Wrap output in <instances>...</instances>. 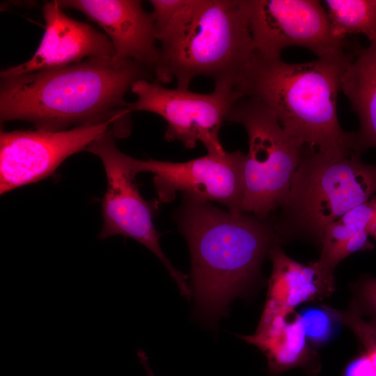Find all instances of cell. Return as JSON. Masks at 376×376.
I'll use <instances>...</instances> for the list:
<instances>
[{
  "mask_svg": "<svg viewBox=\"0 0 376 376\" xmlns=\"http://www.w3.org/2000/svg\"><path fill=\"white\" fill-rule=\"evenodd\" d=\"M153 78L142 65L108 57L1 78L0 120L49 132L110 121L115 136L125 137L131 113L125 96L136 81Z\"/></svg>",
  "mask_w": 376,
  "mask_h": 376,
  "instance_id": "cell-1",
  "label": "cell"
},
{
  "mask_svg": "<svg viewBox=\"0 0 376 376\" xmlns=\"http://www.w3.org/2000/svg\"><path fill=\"white\" fill-rule=\"evenodd\" d=\"M180 227L191 254L194 316L214 329L230 303L245 294L266 256L283 240L271 221L187 198Z\"/></svg>",
  "mask_w": 376,
  "mask_h": 376,
  "instance_id": "cell-2",
  "label": "cell"
},
{
  "mask_svg": "<svg viewBox=\"0 0 376 376\" xmlns=\"http://www.w3.org/2000/svg\"><path fill=\"white\" fill-rule=\"evenodd\" d=\"M357 48L340 56L301 63L255 51L236 86L242 96L265 104L285 132L305 145L334 158L359 155L354 132L343 130L336 110L343 75Z\"/></svg>",
  "mask_w": 376,
  "mask_h": 376,
  "instance_id": "cell-3",
  "label": "cell"
},
{
  "mask_svg": "<svg viewBox=\"0 0 376 376\" xmlns=\"http://www.w3.org/2000/svg\"><path fill=\"white\" fill-rule=\"evenodd\" d=\"M159 42L155 81L175 79L185 91L199 76L236 86L255 52L245 0H196L185 19Z\"/></svg>",
  "mask_w": 376,
  "mask_h": 376,
  "instance_id": "cell-4",
  "label": "cell"
},
{
  "mask_svg": "<svg viewBox=\"0 0 376 376\" xmlns=\"http://www.w3.org/2000/svg\"><path fill=\"white\" fill-rule=\"evenodd\" d=\"M360 157L334 158L305 145L280 214L271 221L282 240L321 246L329 224L376 194V164Z\"/></svg>",
  "mask_w": 376,
  "mask_h": 376,
  "instance_id": "cell-5",
  "label": "cell"
},
{
  "mask_svg": "<svg viewBox=\"0 0 376 376\" xmlns=\"http://www.w3.org/2000/svg\"><path fill=\"white\" fill-rule=\"evenodd\" d=\"M226 120L242 125L248 135L242 212L267 220L288 197L305 144L288 134L274 113L253 97L237 100Z\"/></svg>",
  "mask_w": 376,
  "mask_h": 376,
  "instance_id": "cell-6",
  "label": "cell"
},
{
  "mask_svg": "<svg viewBox=\"0 0 376 376\" xmlns=\"http://www.w3.org/2000/svg\"><path fill=\"white\" fill-rule=\"evenodd\" d=\"M137 97L127 109L160 116L167 123L164 137L179 141L187 148L203 143L208 153H226L219 138V131L235 102L243 97L230 82L214 83L210 93L169 89L148 79L136 81L130 90Z\"/></svg>",
  "mask_w": 376,
  "mask_h": 376,
  "instance_id": "cell-7",
  "label": "cell"
},
{
  "mask_svg": "<svg viewBox=\"0 0 376 376\" xmlns=\"http://www.w3.org/2000/svg\"><path fill=\"white\" fill-rule=\"evenodd\" d=\"M110 130L91 142L86 150L102 161L107 188L102 203V228L98 237L114 235L132 238L152 251L166 267L182 295L190 299L191 291L187 276L176 269L164 253L160 235L152 222L153 207L143 199L135 181L134 158L121 152Z\"/></svg>",
  "mask_w": 376,
  "mask_h": 376,
  "instance_id": "cell-8",
  "label": "cell"
},
{
  "mask_svg": "<svg viewBox=\"0 0 376 376\" xmlns=\"http://www.w3.org/2000/svg\"><path fill=\"white\" fill-rule=\"evenodd\" d=\"M255 51L280 58L290 47L309 49L318 58L354 51L332 32L326 9L316 0H245Z\"/></svg>",
  "mask_w": 376,
  "mask_h": 376,
  "instance_id": "cell-9",
  "label": "cell"
},
{
  "mask_svg": "<svg viewBox=\"0 0 376 376\" xmlns=\"http://www.w3.org/2000/svg\"><path fill=\"white\" fill-rule=\"evenodd\" d=\"M244 158V154L236 150L223 155L208 153L185 162L134 158L133 164L137 173L154 175L153 183L161 202H171L176 193L182 192L185 198L216 201L230 212L242 213Z\"/></svg>",
  "mask_w": 376,
  "mask_h": 376,
  "instance_id": "cell-10",
  "label": "cell"
},
{
  "mask_svg": "<svg viewBox=\"0 0 376 376\" xmlns=\"http://www.w3.org/2000/svg\"><path fill=\"white\" fill-rule=\"evenodd\" d=\"M113 123L85 125L60 132L1 131L0 194L37 182L52 175L70 156L109 130Z\"/></svg>",
  "mask_w": 376,
  "mask_h": 376,
  "instance_id": "cell-11",
  "label": "cell"
},
{
  "mask_svg": "<svg viewBox=\"0 0 376 376\" xmlns=\"http://www.w3.org/2000/svg\"><path fill=\"white\" fill-rule=\"evenodd\" d=\"M63 8L77 10L97 24L115 49L118 62L134 61L153 72L157 64L155 22L138 0H57ZM155 77V76H154Z\"/></svg>",
  "mask_w": 376,
  "mask_h": 376,
  "instance_id": "cell-12",
  "label": "cell"
},
{
  "mask_svg": "<svg viewBox=\"0 0 376 376\" xmlns=\"http://www.w3.org/2000/svg\"><path fill=\"white\" fill-rule=\"evenodd\" d=\"M45 30L33 55L26 62L3 70L1 78L61 67L91 57L113 58L108 36L91 25L68 17L57 0L42 7Z\"/></svg>",
  "mask_w": 376,
  "mask_h": 376,
  "instance_id": "cell-13",
  "label": "cell"
},
{
  "mask_svg": "<svg viewBox=\"0 0 376 376\" xmlns=\"http://www.w3.org/2000/svg\"><path fill=\"white\" fill-rule=\"evenodd\" d=\"M272 271L260 320L291 315L296 307L323 299L334 290V275L325 272L318 261L301 264L290 258L280 244L269 255Z\"/></svg>",
  "mask_w": 376,
  "mask_h": 376,
  "instance_id": "cell-14",
  "label": "cell"
},
{
  "mask_svg": "<svg viewBox=\"0 0 376 376\" xmlns=\"http://www.w3.org/2000/svg\"><path fill=\"white\" fill-rule=\"evenodd\" d=\"M341 91L359 119L354 132L357 152L376 148V40L357 47L341 81Z\"/></svg>",
  "mask_w": 376,
  "mask_h": 376,
  "instance_id": "cell-15",
  "label": "cell"
},
{
  "mask_svg": "<svg viewBox=\"0 0 376 376\" xmlns=\"http://www.w3.org/2000/svg\"><path fill=\"white\" fill-rule=\"evenodd\" d=\"M290 316L260 320L253 334L237 335L264 354L273 374L305 366L311 359L304 328L296 313Z\"/></svg>",
  "mask_w": 376,
  "mask_h": 376,
  "instance_id": "cell-16",
  "label": "cell"
},
{
  "mask_svg": "<svg viewBox=\"0 0 376 376\" xmlns=\"http://www.w3.org/2000/svg\"><path fill=\"white\" fill-rule=\"evenodd\" d=\"M324 3L337 38L363 34L370 42L376 40V0H326Z\"/></svg>",
  "mask_w": 376,
  "mask_h": 376,
  "instance_id": "cell-17",
  "label": "cell"
},
{
  "mask_svg": "<svg viewBox=\"0 0 376 376\" xmlns=\"http://www.w3.org/2000/svg\"><path fill=\"white\" fill-rule=\"evenodd\" d=\"M369 236L368 231L354 233L339 220L329 224L323 235L318 264L325 272L333 275L338 264L348 256L374 248Z\"/></svg>",
  "mask_w": 376,
  "mask_h": 376,
  "instance_id": "cell-18",
  "label": "cell"
},
{
  "mask_svg": "<svg viewBox=\"0 0 376 376\" xmlns=\"http://www.w3.org/2000/svg\"><path fill=\"white\" fill-rule=\"evenodd\" d=\"M307 340L315 345L327 343L337 335L343 323L340 312L325 306H311L296 313Z\"/></svg>",
  "mask_w": 376,
  "mask_h": 376,
  "instance_id": "cell-19",
  "label": "cell"
},
{
  "mask_svg": "<svg viewBox=\"0 0 376 376\" xmlns=\"http://www.w3.org/2000/svg\"><path fill=\"white\" fill-rule=\"evenodd\" d=\"M343 323L347 326L363 345L364 353L370 359L376 371V324L365 320L353 307L340 312Z\"/></svg>",
  "mask_w": 376,
  "mask_h": 376,
  "instance_id": "cell-20",
  "label": "cell"
},
{
  "mask_svg": "<svg viewBox=\"0 0 376 376\" xmlns=\"http://www.w3.org/2000/svg\"><path fill=\"white\" fill-rule=\"evenodd\" d=\"M356 300L352 306L361 315H368L376 324V278L366 276L355 285Z\"/></svg>",
  "mask_w": 376,
  "mask_h": 376,
  "instance_id": "cell-21",
  "label": "cell"
},
{
  "mask_svg": "<svg viewBox=\"0 0 376 376\" xmlns=\"http://www.w3.org/2000/svg\"><path fill=\"white\" fill-rule=\"evenodd\" d=\"M376 212V194L343 215L339 220L354 233L368 231Z\"/></svg>",
  "mask_w": 376,
  "mask_h": 376,
  "instance_id": "cell-22",
  "label": "cell"
},
{
  "mask_svg": "<svg viewBox=\"0 0 376 376\" xmlns=\"http://www.w3.org/2000/svg\"><path fill=\"white\" fill-rule=\"evenodd\" d=\"M343 376H376V371L370 359L363 352L348 363Z\"/></svg>",
  "mask_w": 376,
  "mask_h": 376,
  "instance_id": "cell-23",
  "label": "cell"
},
{
  "mask_svg": "<svg viewBox=\"0 0 376 376\" xmlns=\"http://www.w3.org/2000/svg\"><path fill=\"white\" fill-rule=\"evenodd\" d=\"M137 355L139 357L140 363L145 369L146 376H155L150 366L148 357L146 352L143 350L139 349L137 351Z\"/></svg>",
  "mask_w": 376,
  "mask_h": 376,
  "instance_id": "cell-24",
  "label": "cell"
},
{
  "mask_svg": "<svg viewBox=\"0 0 376 376\" xmlns=\"http://www.w3.org/2000/svg\"><path fill=\"white\" fill-rule=\"evenodd\" d=\"M369 235L376 240V212L368 227Z\"/></svg>",
  "mask_w": 376,
  "mask_h": 376,
  "instance_id": "cell-25",
  "label": "cell"
}]
</instances>
